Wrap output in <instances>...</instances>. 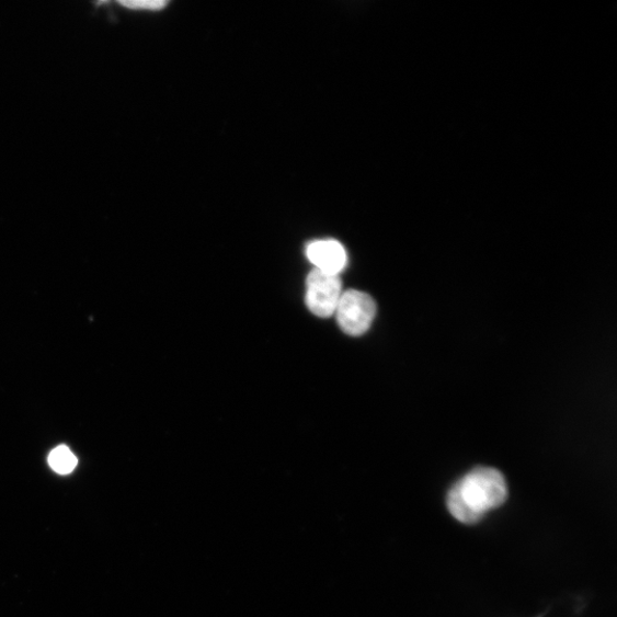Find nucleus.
Masks as SVG:
<instances>
[{
    "label": "nucleus",
    "instance_id": "39448f33",
    "mask_svg": "<svg viewBox=\"0 0 617 617\" xmlns=\"http://www.w3.org/2000/svg\"><path fill=\"white\" fill-rule=\"evenodd\" d=\"M48 464L53 470L60 475H68L77 466V458L66 446H59L49 454Z\"/></svg>",
    "mask_w": 617,
    "mask_h": 617
},
{
    "label": "nucleus",
    "instance_id": "f03ea898",
    "mask_svg": "<svg viewBox=\"0 0 617 617\" xmlns=\"http://www.w3.org/2000/svg\"><path fill=\"white\" fill-rule=\"evenodd\" d=\"M377 313V305L368 294L349 289L342 293L335 310L340 329L347 335L361 336L366 333Z\"/></svg>",
    "mask_w": 617,
    "mask_h": 617
},
{
    "label": "nucleus",
    "instance_id": "423d86ee",
    "mask_svg": "<svg viewBox=\"0 0 617 617\" xmlns=\"http://www.w3.org/2000/svg\"><path fill=\"white\" fill-rule=\"evenodd\" d=\"M126 7L134 9H146V10H160L168 5L167 2H134L126 3Z\"/></svg>",
    "mask_w": 617,
    "mask_h": 617
},
{
    "label": "nucleus",
    "instance_id": "7ed1b4c3",
    "mask_svg": "<svg viewBox=\"0 0 617 617\" xmlns=\"http://www.w3.org/2000/svg\"><path fill=\"white\" fill-rule=\"evenodd\" d=\"M342 293L339 275L313 270L307 278L306 304L309 310L320 318H329L335 313Z\"/></svg>",
    "mask_w": 617,
    "mask_h": 617
},
{
    "label": "nucleus",
    "instance_id": "f257e3e1",
    "mask_svg": "<svg viewBox=\"0 0 617 617\" xmlns=\"http://www.w3.org/2000/svg\"><path fill=\"white\" fill-rule=\"evenodd\" d=\"M507 498L503 475L493 468L479 467L452 488L447 496L450 515L464 524L478 523Z\"/></svg>",
    "mask_w": 617,
    "mask_h": 617
},
{
    "label": "nucleus",
    "instance_id": "20e7f679",
    "mask_svg": "<svg viewBox=\"0 0 617 617\" xmlns=\"http://www.w3.org/2000/svg\"><path fill=\"white\" fill-rule=\"evenodd\" d=\"M307 256L315 270L339 275L344 271L347 255L336 240H317L307 248Z\"/></svg>",
    "mask_w": 617,
    "mask_h": 617
}]
</instances>
